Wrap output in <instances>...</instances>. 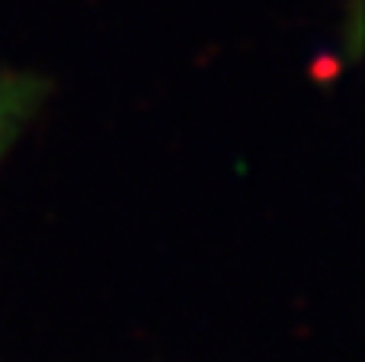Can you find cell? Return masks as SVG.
<instances>
[{"label":"cell","instance_id":"obj_1","mask_svg":"<svg viewBox=\"0 0 365 362\" xmlns=\"http://www.w3.org/2000/svg\"><path fill=\"white\" fill-rule=\"evenodd\" d=\"M38 100H42V87L36 77L0 68V157L10 151L16 135L23 132Z\"/></svg>","mask_w":365,"mask_h":362}]
</instances>
